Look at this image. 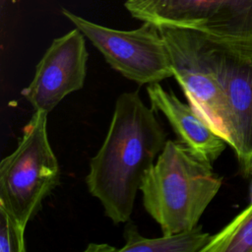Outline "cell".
<instances>
[{
  "label": "cell",
  "instance_id": "cell-1",
  "mask_svg": "<svg viewBox=\"0 0 252 252\" xmlns=\"http://www.w3.org/2000/svg\"><path fill=\"white\" fill-rule=\"evenodd\" d=\"M166 134L139 92L121 94L102 145L90 161L86 184L113 223L128 222L148 169L162 151Z\"/></svg>",
  "mask_w": 252,
  "mask_h": 252
},
{
  "label": "cell",
  "instance_id": "cell-2",
  "mask_svg": "<svg viewBox=\"0 0 252 252\" xmlns=\"http://www.w3.org/2000/svg\"><path fill=\"white\" fill-rule=\"evenodd\" d=\"M221 182L211 162L178 140H167L144 175L140 191L147 213L162 234H171L198 225Z\"/></svg>",
  "mask_w": 252,
  "mask_h": 252
},
{
  "label": "cell",
  "instance_id": "cell-3",
  "mask_svg": "<svg viewBox=\"0 0 252 252\" xmlns=\"http://www.w3.org/2000/svg\"><path fill=\"white\" fill-rule=\"evenodd\" d=\"M47 114L34 111L16 149L0 163V206L24 229L60 181L47 135Z\"/></svg>",
  "mask_w": 252,
  "mask_h": 252
},
{
  "label": "cell",
  "instance_id": "cell-4",
  "mask_svg": "<svg viewBox=\"0 0 252 252\" xmlns=\"http://www.w3.org/2000/svg\"><path fill=\"white\" fill-rule=\"evenodd\" d=\"M158 27L167 47L173 77L189 104L230 146L227 102L213 66L207 33L178 27Z\"/></svg>",
  "mask_w": 252,
  "mask_h": 252
},
{
  "label": "cell",
  "instance_id": "cell-5",
  "mask_svg": "<svg viewBox=\"0 0 252 252\" xmlns=\"http://www.w3.org/2000/svg\"><path fill=\"white\" fill-rule=\"evenodd\" d=\"M62 14L102 54L107 64L138 85L160 83L173 77L165 41L159 28L144 22L138 29L121 31L86 20L67 9Z\"/></svg>",
  "mask_w": 252,
  "mask_h": 252
},
{
  "label": "cell",
  "instance_id": "cell-6",
  "mask_svg": "<svg viewBox=\"0 0 252 252\" xmlns=\"http://www.w3.org/2000/svg\"><path fill=\"white\" fill-rule=\"evenodd\" d=\"M124 6L132 17L157 26L252 38V0H126Z\"/></svg>",
  "mask_w": 252,
  "mask_h": 252
},
{
  "label": "cell",
  "instance_id": "cell-7",
  "mask_svg": "<svg viewBox=\"0 0 252 252\" xmlns=\"http://www.w3.org/2000/svg\"><path fill=\"white\" fill-rule=\"evenodd\" d=\"M213 66L223 90L231 144L243 174H252V38L229 39L207 33Z\"/></svg>",
  "mask_w": 252,
  "mask_h": 252
},
{
  "label": "cell",
  "instance_id": "cell-8",
  "mask_svg": "<svg viewBox=\"0 0 252 252\" xmlns=\"http://www.w3.org/2000/svg\"><path fill=\"white\" fill-rule=\"evenodd\" d=\"M84 33L77 28L54 38L35 67L22 95L34 111L49 113L68 94L83 88L88 51Z\"/></svg>",
  "mask_w": 252,
  "mask_h": 252
},
{
  "label": "cell",
  "instance_id": "cell-9",
  "mask_svg": "<svg viewBox=\"0 0 252 252\" xmlns=\"http://www.w3.org/2000/svg\"><path fill=\"white\" fill-rule=\"evenodd\" d=\"M152 108L162 113L179 142L199 158L213 163L224 151L227 143L218 135L189 104L182 102L159 83L146 88Z\"/></svg>",
  "mask_w": 252,
  "mask_h": 252
},
{
  "label": "cell",
  "instance_id": "cell-10",
  "mask_svg": "<svg viewBox=\"0 0 252 252\" xmlns=\"http://www.w3.org/2000/svg\"><path fill=\"white\" fill-rule=\"evenodd\" d=\"M212 235L202 230L201 225L177 233L148 238L140 234L137 226L128 221L124 230L125 243L118 251L139 252H202Z\"/></svg>",
  "mask_w": 252,
  "mask_h": 252
},
{
  "label": "cell",
  "instance_id": "cell-11",
  "mask_svg": "<svg viewBox=\"0 0 252 252\" xmlns=\"http://www.w3.org/2000/svg\"><path fill=\"white\" fill-rule=\"evenodd\" d=\"M202 252H252V205L212 235Z\"/></svg>",
  "mask_w": 252,
  "mask_h": 252
},
{
  "label": "cell",
  "instance_id": "cell-12",
  "mask_svg": "<svg viewBox=\"0 0 252 252\" xmlns=\"http://www.w3.org/2000/svg\"><path fill=\"white\" fill-rule=\"evenodd\" d=\"M25 230L0 206V252H25Z\"/></svg>",
  "mask_w": 252,
  "mask_h": 252
},
{
  "label": "cell",
  "instance_id": "cell-13",
  "mask_svg": "<svg viewBox=\"0 0 252 252\" xmlns=\"http://www.w3.org/2000/svg\"><path fill=\"white\" fill-rule=\"evenodd\" d=\"M85 251H94V252H100V251H118V248H114L109 246L108 244H94L91 243L86 248Z\"/></svg>",
  "mask_w": 252,
  "mask_h": 252
},
{
  "label": "cell",
  "instance_id": "cell-14",
  "mask_svg": "<svg viewBox=\"0 0 252 252\" xmlns=\"http://www.w3.org/2000/svg\"><path fill=\"white\" fill-rule=\"evenodd\" d=\"M252 189V188H251ZM249 205H252V190H251V200H250V204Z\"/></svg>",
  "mask_w": 252,
  "mask_h": 252
}]
</instances>
